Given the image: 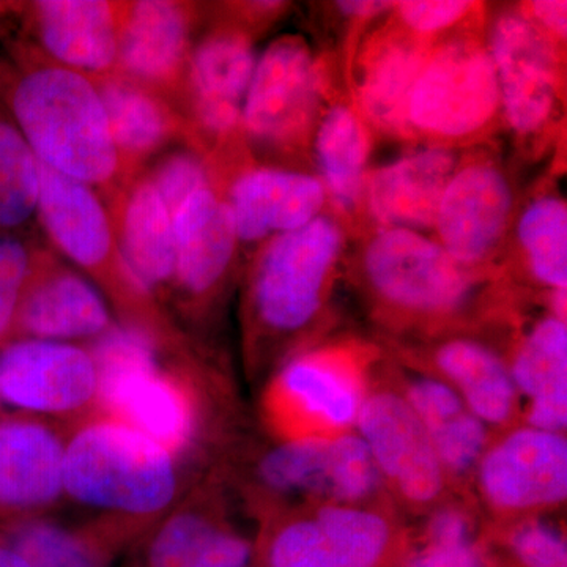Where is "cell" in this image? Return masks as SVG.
I'll return each instance as SVG.
<instances>
[{"instance_id":"cell-1","label":"cell","mask_w":567,"mask_h":567,"mask_svg":"<svg viewBox=\"0 0 567 567\" xmlns=\"http://www.w3.org/2000/svg\"><path fill=\"white\" fill-rule=\"evenodd\" d=\"M0 104L41 166L114 193L126 177L92 78L22 52L0 69Z\"/></svg>"},{"instance_id":"cell-2","label":"cell","mask_w":567,"mask_h":567,"mask_svg":"<svg viewBox=\"0 0 567 567\" xmlns=\"http://www.w3.org/2000/svg\"><path fill=\"white\" fill-rule=\"evenodd\" d=\"M181 461L148 436L93 412L66 425L63 498L141 529L162 520L182 498Z\"/></svg>"},{"instance_id":"cell-3","label":"cell","mask_w":567,"mask_h":567,"mask_svg":"<svg viewBox=\"0 0 567 567\" xmlns=\"http://www.w3.org/2000/svg\"><path fill=\"white\" fill-rule=\"evenodd\" d=\"M99 375L96 412L130 425L183 462L203 431V398L189 372L167 365L147 331L114 323L85 346Z\"/></svg>"},{"instance_id":"cell-4","label":"cell","mask_w":567,"mask_h":567,"mask_svg":"<svg viewBox=\"0 0 567 567\" xmlns=\"http://www.w3.org/2000/svg\"><path fill=\"white\" fill-rule=\"evenodd\" d=\"M342 248L341 226L324 215L265 241L246 284V334L254 352L315 322Z\"/></svg>"},{"instance_id":"cell-5","label":"cell","mask_w":567,"mask_h":567,"mask_svg":"<svg viewBox=\"0 0 567 567\" xmlns=\"http://www.w3.org/2000/svg\"><path fill=\"white\" fill-rule=\"evenodd\" d=\"M37 218L62 256L106 290L123 324L147 331L155 338L171 333L156 301L137 286L118 256L110 208L99 192L54 173L40 164Z\"/></svg>"},{"instance_id":"cell-6","label":"cell","mask_w":567,"mask_h":567,"mask_svg":"<svg viewBox=\"0 0 567 567\" xmlns=\"http://www.w3.org/2000/svg\"><path fill=\"white\" fill-rule=\"evenodd\" d=\"M498 81L487 44L473 39L447 41L429 52L406 106L409 133L435 140H466L495 121Z\"/></svg>"},{"instance_id":"cell-7","label":"cell","mask_w":567,"mask_h":567,"mask_svg":"<svg viewBox=\"0 0 567 567\" xmlns=\"http://www.w3.org/2000/svg\"><path fill=\"white\" fill-rule=\"evenodd\" d=\"M364 401L357 365L342 353L315 350L281 365L267 388L264 409L271 429L292 440L349 432Z\"/></svg>"},{"instance_id":"cell-8","label":"cell","mask_w":567,"mask_h":567,"mask_svg":"<svg viewBox=\"0 0 567 567\" xmlns=\"http://www.w3.org/2000/svg\"><path fill=\"white\" fill-rule=\"evenodd\" d=\"M363 270L377 297L416 316H445L473 293V276L427 235L379 230L365 245Z\"/></svg>"},{"instance_id":"cell-9","label":"cell","mask_w":567,"mask_h":567,"mask_svg":"<svg viewBox=\"0 0 567 567\" xmlns=\"http://www.w3.org/2000/svg\"><path fill=\"white\" fill-rule=\"evenodd\" d=\"M320 103L322 71L308 41L279 37L257 58L240 130L260 147H295L315 125Z\"/></svg>"},{"instance_id":"cell-10","label":"cell","mask_w":567,"mask_h":567,"mask_svg":"<svg viewBox=\"0 0 567 567\" xmlns=\"http://www.w3.org/2000/svg\"><path fill=\"white\" fill-rule=\"evenodd\" d=\"M99 375L87 347L14 339L0 347V402L73 424L96 412Z\"/></svg>"},{"instance_id":"cell-11","label":"cell","mask_w":567,"mask_h":567,"mask_svg":"<svg viewBox=\"0 0 567 567\" xmlns=\"http://www.w3.org/2000/svg\"><path fill=\"white\" fill-rule=\"evenodd\" d=\"M256 480L268 495L358 505L379 491L383 477L361 436L344 432L282 440L260 457Z\"/></svg>"},{"instance_id":"cell-12","label":"cell","mask_w":567,"mask_h":567,"mask_svg":"<svg viewBox=\"0 0 567 567\" xmlns=\"http://www.w3.org/2000/svg\"><path fill=\"white\" fill-rule=\"evenodd\" d=\"M487 48L507 125L518 136L543 132L559 95L554 41L527 14L507 11L496 18Z\"/></svg>"},{"instance_id":"cell-13","label":"cell","mask_w":567,"mask_h":567,"mask_svg":"<svg viewBox=\"0 0 567 567\" xmlns=\"http://www.w3.org/2000/svg\"><path fill=\"white\" fill-rule=\"evenodd\" d=\"M66 425L47 417H0V522L47 516L63 502Z\"/></svg>"},{"instance_id":"cell-14","label":"cell","mask_w":567,"mask_h":567,"mask_svg":"<svg viewBox=\"0 0 567 567\" xmlns=\"http://www.w3.org/2000/svg\"><path fill=\"white\" fill-rule=\"evenodd\" d=\"M175 265L169 301L194 317L218 297L233 270L238 241L223 196L207 188L174 213Z\"/></svg>"},{"instance_id":"cell-15","label":"cell","mask_w":567,"mask_h":567,"mask_svg":"<svg viewBox=\"0 0 567 567\" xmlns=\"http://www.w3.org/2000/svg\"><path fill=\"white\" fill-rule=\"evenodd\" d=\"M477 483L488 505L505 513H527L565 502L567 442L563 434L518 427L477 464Z\"/></svg>"},{"instance_id":"cell-16","label":"cell","mask_w":567,"mask_h":567,"mask_svg":"<svg viewBox=\"0 0 567 567\" xmlns=\"http://www.w3.org/2000/svg\"><path fill=\"white\" fill-rule=\"evenodd\" d=\"M390 536L386 518L375 511L328 503L276 529L268 567H374Z\"/></svg>"},{"instance_id":"cell-17","label":"cell","mask_w":567,"mask_h":567,"mask_svg":"<svg viewBox=\"0 0 567 567\" xmlns=\"http://www.w3.org/2000/svg\"><path fill=\"white\" fill-rule=\"evenodd\" d=\"M114 323L95 284L51 254L37 252L18 308L14 339L87 346Z\"/></svg>"},{"instance_id":"cell-18","label":"cell","mask_w":567,"mask_h":567,"mask_svg":"<svg viewBox=\"0 0 567 567\" xmlns=\"http://www.w3.org/2000/svg\"><path fill=\"white\" fill-rule=\"evenodd\" d=\"M257 55L251 37L219 28L193 44L181 96L197 132L221 141L240 130Z\"/></svg>"},{"instance_id":"cell-19","label":"cell","mask_w":567,"mask_h":567,"mask_svg":"<svg viewBox=\"0 0 567 567\" xmlns=\"http://www.w3.org/2000/svg\"><path fill=\"white\" fill-rule=\"evenodd\" d=\"M513 207L511 183L495 164L475 162L457 167L436 210V241L470 270L486 262L502 244Z\"/></svg>"},{"instance_id":"cell-20","label":"cell","mask_w":567,"mask_h":567,"mask_svg":"<svg viewBox=\"0 0 567 567\" xmlns=\"http://www.w3.org/2000/svg\"><path fill=\"white\" fill-rule=\"evenodd\" d=\"M354 427L380 475L390 481L402 498L427 505L442 494L445 472L404 395L390 391L365 395Z\"/></svg>"},{"instance_id":"cell-21","label":"cell","mask_w":567,"mask_h":567,"mask_svg":"<svg viewBox=\"0 0 567 567\" xmlns=\"http://www.w3.org/2000/svg\"><path fill=\"white\" fill-rule=\"evenodd\" d=\"M193 28L189 3H121L117 73L166 100L181 92L193 50Z\"/></svg>"},{"instance_id":"cell-22","label":"cell","mask_w":567,"mask_h":567,"mask_svg":"<svg viewBox=\"0 0 567 567\" xmlns=\"http://www.w3.org/2000/svg\"><path fill=\"white\" fill-rule=\"evenodd\" d=\"M140 567H246L252 547L224 517L218 499L200 487L142 537Z\"/></svg>"},{"instance_id":"cell-23","label":"cell","mask_w":567,"mask_h":567,"mask_svg":"<svg viewBox=\"0 0 567 567\" xmlns=\"http://www.w3.org/2000/svg\"><path fill=\"white\" fill-rule=\"evenodd\" d=\"M41 58L92 80L117 73L121 3L39 0L25 7Z\"/></svg>"},{"instance_id":"cell-24","label":"cell","mask_w":567,"mask_h":567,"mask_svg":"<svg viewBox=\"0 0 567 567\" xmlns=\"http://www.w3.org/2000/svg\"><path fill=\"white\" fill-rule=\"evenodd\" d=\"M224 200L238 241L254 245L315 221L322 215L327 193L316 175L257 166L235 177Z\"/></svg>"},{"instance_id":"cell-25","label":"cell","mask_w":567,"mask_h":567,"mask_svg":"<svg viewBox=\"0 0 567 567\" xmlns=\"http://www.w3.org/2000/svg\"><path fill=\"white\" fill-rule=\"evenodd\" d=\"M114 193L110 215L123 265L153 301H169L175 265L173 213L145 174Z\"/></svg>"},{"instance_id":"cell-26","label":"cell","mask_w":567,"mask_h":567,"mask_svg":"<svg viewBox=\"0 0 567 567\" xmlns=\"http://www.w3.org/2000/svg\"><path fill=\"white\" fill-rule=\"evenodd\" d=\"M457 167L456 155L439 145L383 164L365 182L369 215L382 229H434L440 199Z\"/></svg>"},{"instance_id":"cell-27","label":"cell","mask_w":567,"mask_h":567,"mask_svg":"<svg viewBox=\"0 0 567 567\" xmlns=\"http://www.w3.org/2000/svg\"><path fill=\"white\" fill-rule=\"evenodd\" d=\"M142 537L132 525L92 516L71 524L47 514L0 529V543L32 567H111Z\"/></svg>"},{"instance_id":"cell-28","label":"cell","mask_w":567,"mask_h":567,"mask_svg":"<svg viewBox=\"0 0 567 567\" xmlns=\"http://www.w3.org/2000/svg\"><path fill=\"white\" fill-rule=\"evenodd\" d=\"M93 81L126 177L182 133V118L158 93L118 73Z\"/></svg>"},{"instance_id":"cell-29","label":"cell","mask_w":567,"mask_h":567,"mask_svg":"<svg viewBox=\"0 0 567 567\" xmlns=\"http://www.w3.org/2000/svg\"><path fill=\"white\" fill-rule=\"evenodd\" d=\"M518 394L527 395V425L561 434L567 424L566 320L548 316L525 336L509 368Z\"/></svg>"},{"instance_id":"cell-30","label":"cell","mask_w":567,"mask_h":567,"mask_svg":"<svg viewBox=\"0 0 567 567\" xmlns=\"http://www.w3.org/2000/svg\"><path fill=\"white\" fill-rule=\"evenodd\" d=\"M429 51L420 41L390 37L374 44L358 70V104L379 128L409 133L406 106Z\"/></svg>"},{"instance_id":"cell-31","label":"cell","mask_w":567,"mask_h":567,"mask_svg":"<svg viewBox=\"0 0 567 567\" xmlns=\"http://www.w3.org/2000/svg\"><path fill=\"white\" fill-rule=\"evenodd\" d=\"M435 364L484 424H506L516 413L518 393L509 368L486 346L454 339L436 350Z\"/></svg>"},{"instance_id":"cell-32","label":"cell","mask_w":567,"mask_h":567,"mask_svg":"<svg viewBox=\"0 0 567 567\" xmlns=\"http://www.w3.org/2000/svg\"><path fill=\"white\" fill-rule=\"evenodd\" d=\"M315 151L324 193L342 212L364 199L371 141L360 114L346 104L324 112L316 130Z\"/></svg>"},{"instance_id":"cell-33","label":"cell","mask_w":567,"mask_h":567,"mask_svg":"<svg viewBox=\"0 0 567 567\" xmlns=\"http://www.w3.org/2000/svg\"><path fill=\"white\" fill-rule=\"evenodd\" d=\"M517 240L533 278L550 290L567 289V208L559 196L537 197L517 223Z\"/></svg>"},{"instance_id":"cell-34","label":"cell","mask_w":567,"mask_h":567,"mask_svg":"<svg viewBox=\"0 0 567 567\" xmlns=\"http://www.w3.org/2000/svg\"><path fill=\"white\" fill-rule=\"evenodd\" d=\"M40 163L0 104V230L11 233L37 216Z\"/></svg>"},{"instance_id":"cell-35","label":"cell","mask_w":567,"mask_h":567,"mask_svg":"<svg viewBox=\"0 0 567 567\" xmlns=\"http://www.w3.org/2000/svg\"><path fill=\"white\" fill-rule=\"evenodd\" d=\"M443 472L465 475L487 450V425L468 409L424 427Z\"/></svg>"},{"instance_id":"cell-36","label":"cell","mask_w":567,"mask_h":567,"mask_svg":"<svg viewBox=\"0 0 567 567\" xmlns=\"http://www.w3.org/2000/svg\"><path fill=\"white\" fill-rule=\"evenodd\" d=\"M37 252L20 237L0 234V347L14 341V323Z\"/></svg>"},{"instance_id":"cell-37","label":"cell","mask_w":567,"mask_h":567,"mask_svg":"<svg viewBox=\"0 0 567 567\" xmlns=\"http://www.w3.org/2000/svg\"><path fill=\"white\" fill-rule=\"evenodd\" d=\"M145 175L173 215L193 194L212 188L207 163L199 153L189 148L164 153L153 164L151 173Z\"/></svg>"},{"instance_id":"cell-38","label":"cell","mask_w":567,"mask_h":567,"mask_svg":"<svg viewBox=\"0 0 567 567\" xmlns=\"http://www.w3.org/2000/svg\"><path fill=\"white\" fill-rule=\"evenodd\" d=\"M466 0H404L395 2V11L406 29L417 35H432L454 28L475 10Z\"/></svg>"},{"instance_id":"cell-39","label":"cell","mask_w":567,"mask_h":567,"mask_svg":"<svg viewBox=\"0 0 567 567\" xmlns=\"http://www.w3.org/2000/svg\"><path fill=\"white\" fill-rule=\"evenodd\" d=\"M513 547L527 567H567L565 537L550 525L532 522L514 533Z\"/></svg>"},{"instance_id":"cell-40","label":"cell","mask_w":567,"mask_h":567,"mask_svg":"<svg viewBox=\"0 0 567 567\" xmlns=\"http://www.w3.org/2000/svg\"><path fill=\"white\" fill-rule=\"evenodd\" d=\"M412 567H484L473 546L472 536L429 537L427 547L412 561Z\"/></svg>"},{"instance_id":"cell-41","label":"cell","mask_w":567,"mask_h":567,"mask_svg":"<svg viewBox=\"0 0 567 567\" xmlns=\"http://www.w3.org/2000/svg\"><path fill=\"white\" fill-rule=\"evenodd\" d=\"M567 3L565 0H535L529 3V20L550 39L565 40L567 32Z\"/></svg>"},{"instance_id":"cell-42","label":"cell","mask_w":567,"mask_h":567,"mask_svg":"<svg viewBox=\"0 0 567 567\" xmlns=\"http://www.w3.org/2000/svg\"><path fill=\"white\" fill-rule=\"evenodd\" d=\"M336 9L353 20H374L395 9V2L386 0H342L336 2Z\"/></svg>"},{"instance_id":"cell-43","label":"cell","mask_w":567,"mask_h":567,"mask_svg":"<svg viewBox=\"0 0 567 567\" xmlns=\"http://www.w3.org/2000/svg\"><path fill=\"white\" fill-rule=\"evenodd\" d=\"M0 567H32L13 548L0 543Z\"/></svg>"},{"instance_id":"cell-44","label":"cell","mask_w":567,"mask_h":567,"mask_svg":"<svg viewBox=\"0 0 567 567\" xmlns=\"http://www.w3.org/2000/svg\"><path fill=\"white\" fill-rule=\"evenodd\" d=\"M13 3L0 2V20H3V18H6V14L9 13V11L13 10Z\"/></svg>"}]
</instances>
